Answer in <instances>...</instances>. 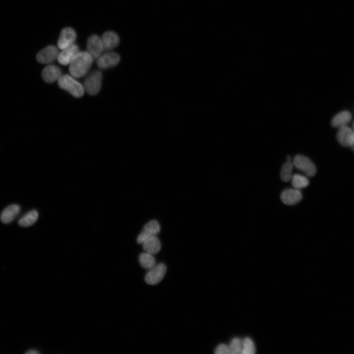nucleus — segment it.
Returning <instances> with one entry per match:
<instances>
[{"instance_id": "obj_6", "label": "nucleus", "mask_w": 354, "mask_h": 354, "mask_svg": "<svg viewBox=\"0 0 354 354\" xmlns=\"http://www.w3.org/2000/svg\"><path fill=\"white\" fill-rule=\"evenodd\" d=\"M59 52L54 45H49L41 50L37 55V61L42 64H50L57 59Z\"/></svg>"}, {"instance_id": "obj_13", "label": "nucleus", "mask_w": 354, "mask_h": 354, "mask_svg": "<svg viewBox=\"0 0 354 354\" xmlns=\"http://www.w3.org/2000/svg\"><path fill=\"white\" fill-rule=\"evenodd\" d=\"M42 76L46 83H51L58 81L62 76V71L59 67L55 65H48L43 68Z\"/></svg>"}, {"instance_id": "obj_29", "label": "nucleus", "mask_w": 354, "mask_h": 354, "mask_svg": "<svg viewBox=\"0 0 354 354\" xmlns=\"http://www.w3.org/2000/svg\"><path fill=\"white\" fill-rule=\"evenodd\" d=\"M353 130L354 131V122L353 124Z\"/></svg>"}, {"instance_id": "obj_25", "label": "nucleus", "mask_w": 354, "mask_h": 354, "mask_svg": "<svg viewBox=\"0 0 354 354\" xmlns=\"http://www.w3.org/2000/svg\"><path fill=\"white\" fill-rule=\"evenodd\" d=\"M215 353L216 354H230V351L228 345L222 344L217 347Z\"/></svg>"}, {"instance_id": "obj_2", "label": "nucleus", "mask_w": 354, "mask_h": 354, "mask_svg": "<svg viewBox=\"0 0 354 354\" xmlns=\"http://www.w3.org/2000/svg\"><path fill=\"white\" fill-rule=\"evenodd\" d=\"M75 79L72 76L62 75L58 80V84L60 88L67 91L74 97L81 98L85 92L84 86Z\"/></svg>"}, {"instance_id": "obj_22", "label": "nucleus", "mask_w": 354, "mask_h": 354, "mask_svg": "<svg viewBox=\"0 0 354 354\" xmlns=\"http://www.w3.org/2000/svg\"><path fill=\"white\" fill-rule=\"evenodd\" d=\"M143 231L150 236L157 235L161 231V226L158 221L152 220L145 225Z\"/></svg>"}, {"instance_id": "obj_15", "label": "nucleus", "mask_w": 354, "mask_h": 354, "mask_svg": "<svg viewBox=\"0 0 354 354\" xmlns=\"http://www.w3.org/2000/svg\"><path fill=\"white\" fill-rule=\"evenodd\" d=\"M144 250L149 253L154 255L161 250L162 244L157 235L149 237L143 244Z\"/></svg>"}, {"instance_id": "obj_17", "label": "nucleus", "mask_w": 354, "mask_h": 354, "mask_svg": "<svg viewBox=\"0 0 354 354\" xmlns=\"http://www.w3.org/2000/svg\"><path fill=\"white\" fill-rule=\"evenodd\" d=\"M352 118V114L349 111H343L333 117L332 121V125L337 128L347 125L351 122Z\"/></svg>"}, {"instance_id": "obj_3", "label": "nucleus", "mask_w": 354, "mask_h": 354, "mask_svg": "<svg viewBox=\"0 0 354 354\" xmlns=\"http://www.w3.org/2000/svg\"><path fill=\"white\" fill-rule=\"evenodd\" d=\"M103 75L99 70L94 71L86 79L84 88L90 95H96L101 90L102 84Z\"/></svg>"}, {"instance_id": "obj_23", "label": "nucleus", "mask_w": 354, "mask_h": 354, "mask_svg": "<svg viewBox=\"0 0 354 354\" xmlns=\"http://www.w3.org/2000/svg\"><path fill=\"white\" fill-rule=\"evenodd\" d=\"M255 353V347L253 341L249 337H247L243 341V349L241 353L243 354H254Z\"/></svg>"}, {"instance_id": "obj_24", "label": "nucleus", "mask_w": 354, "mask_h": 354, "mask_svg": "<svg viewBox=\"0 0 354 354\" xmlns=\"http://www.w3.org/2000/svg\"><path fill=\"white\" fill-rule=\"evenodd\" d=\"M229 347L230 354H240L243 349V341L239 338H234L231 340Z\"/></svg>"}, {"instance_id": "obj_7", "label": "nucleus", "mask_w": 354, "mask_h": 354, "mask_svg": "<svg viewBox=\"0 0 354 354\" xmlns=\"http://www.w3.org/2000/svg\"><path fill=\"white\" fill-rule=\"evenodd\" d=\"M77 38L75 31L72 28L66 27L63 29L58 41V48L62 50L74 44Z\"/></svg>"}, {"instance_id": "obj_12", "label": "nucleus", "mask_w": 354, "mask_h": 354, "mask_svg": "<svg viewBox=\"0 0 354 354\" xmlns=\"http://www.w3.org/2000/svg\"><path fill=\"white\" fill-rule=\"evenodd\" d=\"M80 52L78 45L73 44L62 50L58 54L57 60L62 65L69 64L76 55Z\"/></svg>"}, {"instance_id": "obj_19", "label": "nucleus", "mask_w": 354, "mask_h": 354, "mask_svg": "<svg viewBox=\"0 0 354 354\" xmlns=\"http://www.w3.org/2000/svg\"><path fill=\"white\" fill-rule=\"evenodd\" d=\"M39 217L38 212L33 210L28 212L19 222V225L22 227H29L34 225L37 221Z\"/></svg>"}, {"instance_id": "obj_10", "label": "nucleus", "mask_w": 354, "mask_h": 354, "mask_svg": "<svg viewBox=\"0 0 354 354\" xmlns=\"http://www.w3.org/2000/svg\"><path fill=\"white\" fill-rule=\"evenodd\" d=\"M280 198L283 203L288 205H294L301 201L303 195L300 189L289 188L282 191Z\"/></svg>"}, {"instance_id": "obj_20", "label": "nucleus", "mask_w": 354, "mask_h": 354, "mask_svg": "<svg viewBox=\"0 0 354 354\" xmlns=\"http://www.w3.org/2000/svg\"><path fill=\"white\" fill-rule=\"evenodd\" d=\"M293 167V163L292 161H287L282 166L280 172V177L282 181L288 182L291 180L292 176Z\"/></svg>"}, {"instance_id": "obj_4", "label": "nucleus", "mask_w": 354, "mask_h": 354, "mask_svg": "<svg viewBox=\"0 0 354 354\" xmlns=\"http://www.w3.org/2000/svg\"><path fill=\"white\" fill-rule=\"evenodd\" d=\"M292 163L296 169L305 173L308 177H313L316 173L317 170L314 164L303 155H297Z\"/></svg>"}, {"instance_id": "obj_5", "label": "nucleus", "mask_w": 354, "mask_h": 354, "mask_svg": "<svg viewBox=\"0 0 354 354\" xmlns=\"http://www.w3.org/2000/svg\"><path fill=\"white\" fill-rule=\"evenodd\" d=\"M167 271L164 263L156 265L146 274L145 280L148 285L154 286L158 284L163 279Z\"/></svg>"}, {"instance_id": "obj_28", "label": "nucleus", "mask_w": 354, "mask_h": 354, "mask_svg": "<svg viewBox=\"0 0 354 354\" xmlns=\"http://www.w3.org/2000/svg\"><path fill=\"white\" fill-rule=\"evenodd\" d=\"M351 147L352 150L354 152V142L353 145L351 146Z\"/></svg>"}, {"instance_id": "obj_18", "label": "nucleus", "mask_w": 354, "mask_h": 354, "mask_svg": "<svg viewBox=\"0 0 354 354\" xmlns=\"http://www.w3.org/2000/svg\"><path fill=\"white\" fill-rule=\"evenodd\" d=\"M139 261L142 267L148 270L153 269L157 265L153 255L146 252L140 254Z\"/></svg>"}, {"instance_id": "obj_1", "label": "nucleus", "mask_w": 354, "mask_h": 354, "mask_svg": "<svg viewBox=\"0 0 354 354\" xmlns=\"http://www.w3.org/2000/svg\"><path fill=\"white\" fill-rule=\"evenodd\" d=\"M93 59L87 51L79 52L69 63L70 75L76 79L85 76L92 65Z\"/></svg>"}, {"instance_id": "obj_11", "label": "nucleus", "mask_w": 354, "mask_h": 354, "mask_svg": "<svg viewBox=\"0 0 354 354\" xmlns=\"http://www.w3.org/2000/svg\"><path fill=\"white\" fill-rule=\"evenodd\" d=\"M336 137L342 146L351 147L354 142V131L348 126H343L339 128Z\"/></svg>"}, {"instance_id": "obj_14", "label": "nucleus", "mask_w": 354, "mask_h": 354, "mask_svg": "<svg viewBox=\"0 0 354 354\" xmlns=\"http://www.w3.org/2000/svg\"><path fill=\"white\" fill-rule=\"evenodd\" d=\"M104 51H110L117 47L120 43L119 36L112 31H108L104 34L101 38Z\"/></svg>"}, {"instance_id": "obj_21", "label": "nucleus", "mask_w": 354, "mask_h": 354, "mask_svg": "<svg viewBox=\"0 0 354 354\" xmlns=\"http://www.w3.org/2000/svg\"><path fill=\"white\" fill-rule=\"evenodd\" d=\"M291 180L293 187L298 189L305 188L309 185L308 179L300 174L292 175Z\"/></svg>"}, {"instance_id": "obj_16", "label": "nucleus", "mask_w": 354, "mask_h": 354, "mask_svg": "<svg viewBox=\"0 0 354 354\" xmlns=\"http://www.w3.org/2000/svg\"><path fill=\"white\" fill-rule=\"evenodd\" d=\"M21 207L18 205H12L7 207L2 212L1 221L5 224H8L12 222L19 214Z\"/></svg>"}, {"instance_id": "obj_27", "label": "nucleus", "mask_w": 354, "mask_h": 354, "mask_svg": "<svg viewBox=\"0 0 354 354\" xmlns=\"http://www.w3.org/2000/svg\"><path fill=\"white\" fill-rule=\"evenodd\" d=\"M26 354H39V352L35 350H30L28 351H27Z\"/></svg>"}, {"instance_id": "obj_9", "label": "nucleus", "mask_w": 354, "mask_h": 354, "mask_svg": "<svg viewBox=\"0 0 354 354\" xmlns=\"http://www.w3.org/2000/svg\"><path fill=\"white\" fill-rule=\"evenodd\" d=\"M120 59V55L117 53L107 52L99 57L97 59V62L99 68L106 69L117 65Z\"/></svg>"}, {"instance_id": "obj_26", "label": "nucleus", "mask_w": 354, "mask_h": 354, "mask_svg": "<svg viewBox=\"0 0 354 354\" xmlns=\"http://www.w3.org/2000/svg\"><path fill=\"white\" fill-rule=\"evenodd\" d=\"M149 237H150V235H149L147 233H146L145 231H143L141 233L138 235L137 238V243L138 244H143V243Z\"/></svg>"}, {"instance_id": "obj_8", "label": "nucleus", "mask_w": 354, "mask_h": 354, "mask_svg": "<svg viewBox=\"0 0 354 354\" xmlns=\"http://www.w3.org/2000/svg\"><path fill=\"white\" fill-rule=\"evenodd\" d=\"M87 52L94 59H97L104 51L101 38L96 35L90 36L87 43Z\"/></svg>"}]
</instances>
